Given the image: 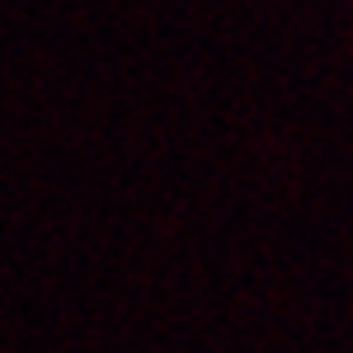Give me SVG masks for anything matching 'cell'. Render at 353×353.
Segmentation results:
<instances>
[]
</instances>
